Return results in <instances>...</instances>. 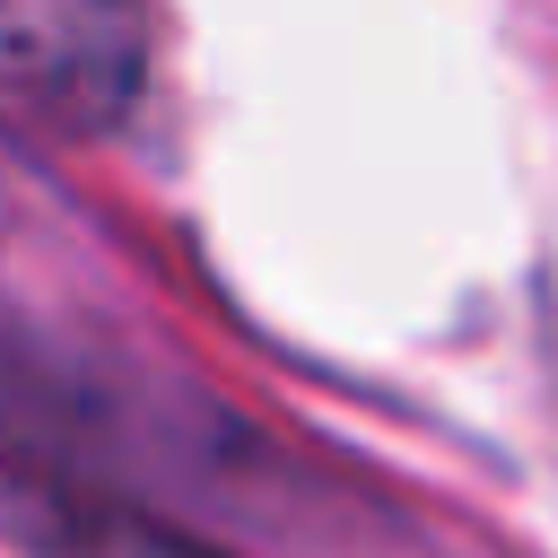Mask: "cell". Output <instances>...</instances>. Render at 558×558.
Wrapping results in <instances>:
<instances>
[{
    "label": "cell",
    "instance_id": "cell-1",
    "mask_svg": "<svg viewBox=\"0 0 558 558\" xmlns=\"http://www.w3.org/2000/svg\"><path fill=\"white\" fill-rule=\"evenodd\" d=\"M140 0H0V113L87 140L140 105Z\"/></svg>",
    "mask_w": 558,
    "mask_h": 558
},
{
    "label": "cell",
    "instance_id": "cell-2",
    "mask_svg": "<svg viewBox=\"0 0 558 558\" xmlns=\"http://www.w3.org/2000/svg\"><path fill=\"white\" fill-rule=\"evenodd\" d=\"M9 514H17V532H26L44 558H227V549L157 523L148 506H122V497L78 488V480L9 488Z\"/></svg>",
    "mask_w": 558,
    "mask_h": 558
},
{
    "label": "cell",
    "instance_id": "cell-3",
    "mask_svg": "<svg viewBox=\"0 0 558 558\" xmlns=\"http://www.w3.org/2000/svg\"><path fill=\"white\" fill-rule=\"evenodd\" d=\"M0 218H9V166H0Z\"/></svg>",
    "mask_w": 558,
    "mask_h": 558
}]
</instances>
